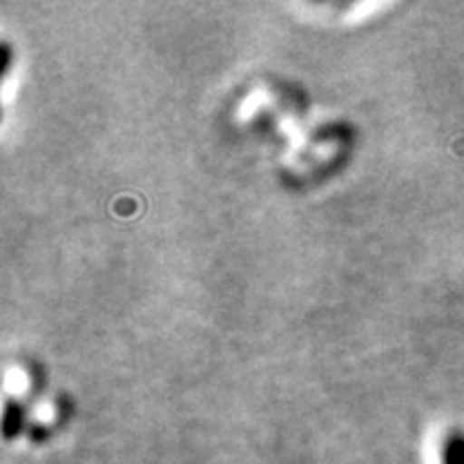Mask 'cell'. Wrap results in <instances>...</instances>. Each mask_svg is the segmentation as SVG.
<instances>
[{
	"label": "cell",
	"mask_w": 464,
	"mask_h": 464,
	"mask_svg": "<svg viewBox=\"0 0 464 464\" xmlns=\"http://www.w3.org/2000/svg\"><path fill=\"white\" fill-rule=\"evenodd\" d=\"M443 464H464V436H452L443 450Z\"/></svg>",
	"instance_id": "obj_1"
}]
</instances>
